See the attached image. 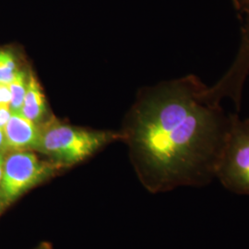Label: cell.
<instances>
[{"label":"cell","instance_id":"12","mask_svg":"<svg viewBox=\"0 0 249 249\" xmlns=\"http://www.w3.org/2000/svg\"><path fill=\"white\" fill-rule=\"evenodd\" d=\"M5 152H0V183L3 177V172H4V164H5Z\"/></svg>","mask_w":249,"mask_h":249},{"label":"cell","instance_id":"2","mask_svg":"<svg viewBox=\"0 0 249 249\" xmlns=\"http://www.w3.org/2000/svg\"><path fill=\"white\" fill-rule=\"evenodd\" d=\"M36 151H39L62 167L86 160L93 153L119 136L106 131H94L55 120L44 122Z\"/></svg>","mask_w":249,"mask_h":249},{"label":"cell","instance_id":"13","mask_svg":"<svg viewBox=\"0 0 249 249\" xmlns=\"http://www.w3.org/2000/svg\"><path fill=\"white\" fill-rule=\"evenodd\" d=\"M35 249H52V248H51L50 244H48V243H42V244H40V245Z\"/></svg>","mask_w":249,"mask_h":249},{"label":"cell","instance_id":"5","mask_svg":"<svg viewBox=\"0 0 249 249\" xmlns=\"http://www.w3.org/2000/svg\"><path fill=\"white\" fill-rule=\"evenodd\" d=\"M4 134L7 151H36L41 136V125L19 113H12L4 128Z\"/></svg>","mask_w":249,"mask_h":249},{"label":"cell","instance_id":"4","mask_svg":"<svg viewBox=\"0 0 249 249\" xmlns=\"http://www.w3.org/2000/svg\"><path fill=\"white\" fill-rule=\"evenodd\" d=\"M227 190L249 196V118L231 114V125L216 171Z\"/></svg>","mask_w":249,"mask_h":249},{"label":"cell","instance_id":"1","mask_svg":"<svg viewBox=\"0 0 249 249\" xmlns=\"http://www.w3.org/2000/svg\"><path fill=\"white\" fill-rule=\"evenodd\" d=\"M206 86L189 74L141 92L125 139L139 177L152 193L205 187L216 179L231 114L202 99Z\"/></svg>","mask_w":249,"mask_h":249},{"label":"cell","instance_id":"3","mask_svg":"<svg viewBox=\"0 0 249 249\" xmlns=\"http://www.w3.org/2000/svg\"><path fill=\"white\" fill-rule=\"evenodd\" d=\"M62 167L43 160L31 151H10L5 158L0 183V216L28 191L53 177Z\"/></svg>","mask_w":249,"mask_h":249},{"label":"cell","instance_id":"9","mask_svg":"<svg viewBox=\"0 0 249 249\" xmlns=\"http://www.w3.org/2000/svg\"><path fill=\"white\" fill-rule=\"evenodd\" d=\"M11 116H12V111L9 106L0 105V128L1 129L4 130Z\"/></svg>","mask_w":249,"mask_h":249},{"label":"cell","instance_id":"10","mask_svg":"<svg viewBox=\"0 0 249 249\" xmlns=\"http://www.w3.org/2000/svg\"><path fill=\"white\" fill-rule=\"evenodd\" d=\"M11 100V94L9 84L0 82V105L9 106Z\"/></svg>","mask_w":249,"mask_h":249},{"label":"cell","instance_id":"6","mask_svg":"<svg viewBox=\"0 0 249 249\" xmlns=\"http://www.w3.org/2000/svg\"><path fill=\"white\" fill-rule=\"evenodd\" d=\"M47 107L44 91L35 74L30 72L28 76L26 94L19 114L36 124L44 123Z\"/></svg>","mask_w":249,"mask_h":249},{"label":"cell","instance_id":"11","mask_svg":"<svg viewBox=\"0 0 249 249\" xmlns=\"http://www.w3.org/2000/svg\"><path fill=\"white\" fill-rule=\"evenodd\" d=\"M6 141H5V134L4 130L0 128V152H6Z\"/></svg>","mask_w":249,"mask_h":249},{"label":"cell","instance_id":"7","mask_svg":"<svg viewBox=\"0 0 249 249\" xmlns=\"http://www.w3.org/2000/svg\"><path fill=\"white\" fill-rule=\"evenodd\" d=\"M27 83H28V77L25 72L18 71L14 79L9 84L11 100L9 107L12 113H19L23 100L26 94Z\"/></svg>","mask_w":249,"mask_h":249},{"label":"cell","instance_id":"8","mask_svg":"<svg viewBox=\"0 0 249 249\" xmlns=\"http://www.w3.org/2000/svg\"><path fill=\"white\" fill-rule=\"evenodd\" d=\"M18 71L13 53L8 50H0V82L9 84Z\"/></svg>","mask_w":249,"mask_h":249}]
</instances>
